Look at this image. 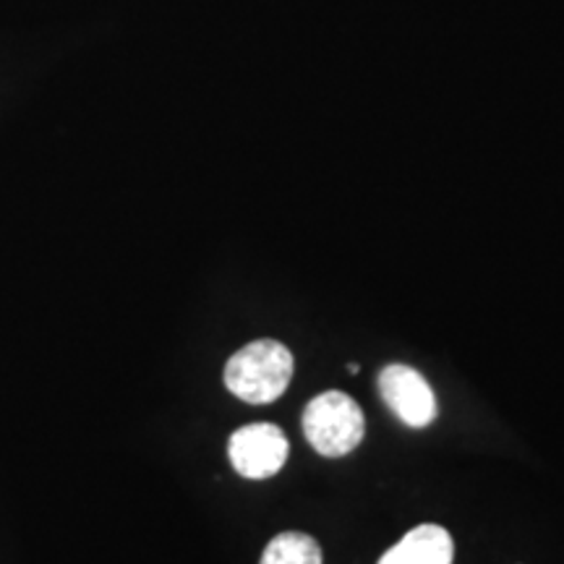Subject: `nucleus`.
I'll list each match as a JSON object with an SVG mask.
<instances>
[{"mask_svg": "<svg viewBox=\"0 0 564 564\" xmlns=\"http://www.w3.org/2000/svg\"><path fill=\"white\" fill-rule=\"evenodd\" d=\"M453 535L442 525L423 523L387 549L377 564H453Z\"/></svg>", "mask_w": 564, "mask_h": 564, "instance_id": "39448f33", "label": "nucleus"}, {"mask_svg": "<svg viewBox=\"0 0 564 564\" xmlns=\"http://www.w3.org/2000/svg\"><path fill=\"white\" fill-rule=\"evenodd\" d=\"M293 379V352L278 340H253L225 364V387L251 405L274 403Z\"/></svg>", "mask_w": 564, "mask_h": 564, "instance_id": "f257e3e1", "label": "nucleus"}, {"mask_svg": "<svg viewBox=\"0 0 564 564\" xmlns=\"http://www.w3.org/2000/svg\"><path fill=\"white\" fill-rule=\"evenodd\" d=\"M379 394L387 408L411 429L429 426L440 413L432 387L419 371L405 364L384 366L379 373Z\"/></svg>", "mask_w": 564, "mask_h": 564, "instance_id": "20e7f679", "label": "nucleus"}, {"mask_svg": "<svg viewBox=\"0 0 564 564\" xmlns=\"http://www.w3.org/2000/svg\"><path fill=\"white\" fill-rule=\"evenodd\" d=\"M303 434L324 457L348 455L366 434L361 405L340 390L322 392L303 411Z\"/></svg>", "mask_w": 564, "mask_h": 564, "instance_id": "f03ea898", "label": "nucleus"}, {"mask_svg": "<svg viewBox=\"0 0 564 564\" xmlns=\"http://www.w3.org/2000/svg\"><path fill=\"white\" fill-rule=\"evenodd\" d=\"M259 564H322V546L308 533L285 531L267 544Z\"/></svg>", "mask_w": 564, "mask_h": 564, "instance_id": "423d86ee", "label": "nucleus"}, {"mask_svg": "<svg viewBox=\"0 0 564 564\" xmlns=\"http://www.w3.org/2000/svg\"><path fill=\"white\" fill-rule=\"evenodd\" d=\"M348 371L350 373H358V364H348Z\"/></svg>", "mask_w": 564, "mask_h": 564, "instance_id": "0eeeda50", "label": "nucleus"}, {"mask_svg": "<svg viewBox=\"0 0 564 564\" xmlns=\"http://www.w3.org/2000/svg\"><path fill=\"white\" fill-rule=\"evenodd\" d=\"M288 453H291V444L274 423H249V426L232 432L228 442L232 468L251 481H262V478L280 474Z\"/></svg>", "mask_w": 564, "mask_h": 564, "instance_id": "7ed1b4c3", "label": "nucleus"}]
</instances>
